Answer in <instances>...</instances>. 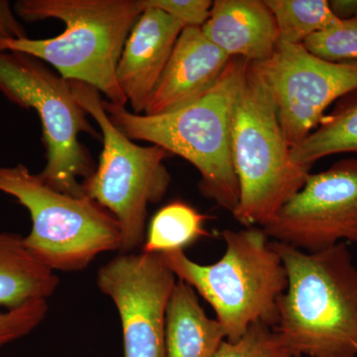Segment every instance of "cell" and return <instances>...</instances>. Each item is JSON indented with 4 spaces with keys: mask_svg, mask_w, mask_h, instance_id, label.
I'll return each instance as SVG.
<instances>
[{
    "mask_svg": "<svg viewBox=\"0 0 357 357\" xmlns=\"http://www.w3.org/2000/svg\"><path fill=\"white\" fill-rule=\"evenodd\" d=\"M328 6L338 20H357V0H332Z\"/></svg>",
    "mask_w": 357,
    "mask_h": 357,
    "instance_id": "d4e9b609",
    "label": "cell"
},
{
    "mask_svg": "<svg viewBox=\"0 0 357 357\" xmlns=\"http://www.w3.org/2000/svg\"><path fill=\"white\" fill-rule=\"evenodd\" d=\"M262 229L274 241L309 253L344 239L357 243V158L310 174L304 187Z\"/></svg>",
    "mask_w": 357,
    "mask_h": 357,
    "instance_id": "30bf717a",
    "label": "cell"
},
{
    "mask_svg": "<svg viewBox=\"0 0 357 357\" xmlns=\"http://www.w3.org/2000/svg\"><path fill=\"white\" fill-rule=\"evenodd\" d=\"M0 93L21 109H34L43 129L46 165L39 177L59 192L84 196L82 183L93 173L81 133L98 137L70 82L44 62L20 52H0Z\"/></svg>",
    "mask_w": 357,
    "mask_h": 357,
    "instance_id": "ba28073f",
    "label": "cell"
},
{
    "mask_svg": "<svg viewBox=\"0 0 357 357\" xmlns=\"http://www.w3.org/2000/svg\"><path fill=\"white\" fill-rule=\"evenodd\" d=\"M230 60L201 27H185L144 114H170L197 102L217 84Z\"/></svg>",
    "mask_w": 357,
    "mask_h": 357,
    "instance_id": "7c38bea8",
    "label": "cell"
},
{
    "mask_svg": "<svg viewBox=\"0 0 357 357\" xmlns=\"http://www.w3.org/2000/svg\"><path fill=\"white\" fill-rule=\"evenodd\" d=\"M143 11L159 9L188 27H202L210 17L211 0H139Z\"/></svg>",
    "mask_w": 357,
    "mask_h": 357,
    "instance_id": "603a6c76",
    "label": "cell"
},
{
    "mask_svg": "<svg viewBox=\"0 0 357 357\" xmlns=\"http://www.w3.org/2000/svg\"><path fill=\"white\" fill-rule=\"evenodd\" d=\"M77 102L100 126L102 151L98 168L82 183L84 196L112 213L121 227L119 252L131 253L145 241L148 204L165 196L171 176L163 148L141 146L110 121L102 93L81 82L69 81Z\"/></svg>",
    "mask_w": 357,
    "mask_h": 357,
    "instance_id": "52a82bcc",
    "label": "cell"
},
{
    "mask_svg": "<svg viewBox=\"0 0 357 357\" xmlns=\"http://www.w3.org/2000/svg\"><path fill=\"white\" fill-rule=\"evenodd\" d=\"M24 26L18 20L8 0H0V39L25 38Z\"/></svg>",
    "mask_w": 357,
    "mask_h": 357,
    "instance_id": "cb8c5ba5",
    "label": "cell"
},
{
    "mask_svg": "<svg viewBox=\"0 0 357 357\" xmlns=\"http://www.w3.org/2000/svg\"><path fill=\"white\" fill-rule=\"evenodd\" d=\"M222 236L227 250L213 264L194 262L184 250L161 256L178 280L211 305L227 342H236L253 324L277 326L288 276L262 229H227Z\"/></svg>",
    "mask_w": 357,
    "mask_h": 357,
    "instance_id": "277c9868",
    "label": "cell"
},
{
    "mask_svg": "<svg viewBox=\"0 0 357 357\" xmlns=\"http://www.w3.org/2000/svg\"><path fill=\"white\" fill-rule=\"evenodd\" d=\"M303 45L312 55L330 62H357V20L340 21Z\"/></svg>",
    "mask_w": 357,
    "mask_h": 357,
    "instance_id": "44dd1931",
    "label": "cell"
},
{
    "mask_svg": "<svg viewBox=\"0 0 357 357\" xmlns=\"http://www.w3.org/2000/svg\"><path fill=\"white\" fill-rule=\"evenodd\" d=\"M48 310L47 300H35L0 311V349L32 333L46 318Z\"/></svg>",
    "mask_w": 357,
    "mask_h": 357,
    "instance_id": "7402d4cb",
    "label": "cell"
},
{
    "mask_svg": "<svg viewBox=\"0 0 357 357\" xmlns=\"http://www.w3.org/2000/svg\"><path fill=\"white\" fill-rule=\"evenodd\" d=\"M347 152L357 154V89L337 100L319 128L291 148L290 156L298 165L312 167L324 157Z\"/></svg>",
    "mask_w": 357,
    "mask_h": 357,
    "instance_id": "e0dca14e",
    "label": "cell"
},
{
    "mask_svg": "<svg viewBox=\"0 0 357 357\" xmlns=\"http://www.w3.org/2000/svg\"><path fill=\"white\" fill-rule=\"evenodd\" d=\"M0 192L29 211L25 246L52 271H79L102 253L119 251L121 227L107 208L53 189L23 164L0 166Z\"/></svg>",
    "mask_w": 357,
    "mask_h": 357,
    "instance_id": "8992f818",
    "label": "cell"
},
{
    "mask_svg": "<svg viewBox=\"0 0 357 357\" xmlns=\"http://www.w3.org/2000/svg\"><path fill=\"white\" fill-rule=\"evenodd\" d=\"M245 65L244 59L231 58L206 95L170 114H136L103 100L110 121L126 137L146 141L187 160L201 174L203 196L231 213L239 202L231 155L232 112Z\"/></svg>",
    "mask_w": 357,
    "mask_h": 357,
    "instance_id": "3957f363",
    "label": "cell"
},
{
    "mask_svg": "<svg viewBox=\"0 0 357 357\" xmlns=\"http://www.w3.org/2000/svg\"><path fill=\"white\" fill-rule=\"evenodd\" d=\"M201 29L230 58L249 62L268 60L279 43L276 21L264 0H215Z\"/></svg>",
    "mask_w": 357,
    "mask_h": 357,
    "instance_id": "5bb4252c",
    "label": "cell"
},
{
    "mask_svg": "<svg viewBox=\"0 0 357 357\" xmlns=\"http://www.w3.org/2000/svg\"><path fill=\"white\" fill-rule=\"evenodd\" d=\"M215 357H295L275 326L255 323L236 342L227 340Z\"/></svg>",
    "mask_w": 357,
    "mask_h": 357,
    "instance_id": "ffe728a7",
    "label": "cell"
},
{
    "mask_svg": "<svg viewBox=\"0 0 357 357\" xmlns=\"http://www.w3.org/2000/svg\"><path fill=\"white\" fill-rule=\"evenodd\" d=\"M276 105L255 62L246 61L234 105L231 155L239 184L234 218L265 227L304 187L312 167L294 163Z\"/></svg>",
    "mask_w": 357,
    "mask_h": 357,
    "instance_id": "5b68a950",
    "label": "cell"
},
{
    "mask_svg": "<svg viewBox=\"0 0 357 357\" xmlns=\"http://www.w3.org/2000/svg\"><path fill=\"white\" fill-rule=\"evenodd\" d=\"M271 245L288 276L275 328L294 356L357 357V268L347 244L317 253Z\"/></svg>",
    "mask_w": 357,
    "mask_h": 357,
    "instance_id": "7a4b0ae2",
    "label": "cell"
},
{
    "mask_svg": "<svg viewBox=\"0 0 357 357\" xmlns=\"http://www.w3.org/2000/svg\"><path fill=\"white\" fill-rule=\"evenodd\" d=\"M278 28L279 42L303 45L309 37L330 29L338 20L326 0H264Z\"/></svg>",
    "mask_w": 357,
    "mask_h": 357,
    "instance_id": "d6986e66",
    "label": "cell"
},
{
    "mask_svg": "<svg viewBox=\"0 0 357 357\" xmlns=\"http://www.w3.org/2000/svg\"><path fill=\"white\" fill-rule=\"evenodd\" d=\"M178 279L161 255L121 253L100 268L98 286L121 317L124 357H166V311Z\"/></svg>",
    "mask_w": 357,
    "mask_h": 357,
    "instance_id": "8fae6325",
    "label": "cell"
},
{
    "mask_svg": "<svg viewBox=\"0 0 357 357\" xmlns=\"http://www.w3.org/2000/svg\"><path fill=\"white\" fill-rule=\"evenodd\" d=\"M211 218L184 202L166 204L150 222L142 252L162 255L184 250L203 237L211 236L204 225Z\"/></svg>",
    "mask_w": 357,
    "mask_h": 357,
    "instance_id": "ac0fdd59",
    "label": "cell"
},
{
    "mask_svg": "<svg viewBox=\"0 0 357 357\" xmlns=\"http://www.w3.org/2000/svg\"><path fill=\"white\" fill-rule=\"evenodd\" d=\"M59 278L28 250L24 237L0 230V307L15 309L35 300H48Z\"/></svg>",
    "mask_w": 357,
    "mask_h": 357,
    "instance_id": "2e32d148",
    "label": "cell"
},
{
    "mask_svg": "<svg viewBox=\"0 0 357 357\" xmlns=\"http://www.w3.org/2000/svg\"><path fill=\"white\" fill-rule=\"evenodd\" d=\"M256 64L291 148L306 139L333 102L357 89V62H330L304 45L279 42L271 57Z\"/></svg>",
    "mask_w": 357,
    "mask_h": 357,
    "instance_id": "9c48e42d",
    "label": "cell"
},
{
    "mask_svg": "<svg viewBox=\"0 0 357 357\" xmlns=\"http://www.w3.org/2000/svg\"><path fill=\"white\" fill-rule=\"evenodd\" d=\"M227 340L217 319L208 318L196 291L177 280L166 311V357H215Z\"/></svg>",
    "mask_w": 357,
    "mask_h": 357,
    "instance_id": "9a60e30c",
    "label": "cell"
},
{
    "mask_svg": "<svg viewBox=\"0 0 357 357\" xmlns=\"http://www.w3.org/2000/svg\"><path fill=\"white\" fill-rule=\"evenodd\" d=\"M13 9L29 22L62 21L65 31L54 38L0 39V52H20L48 63L65 79L88 84L107 102L126 107L116 69L143 13L139 0H18Z\"/></svg>",
    "mask_w": 357,
    "mask_h": 357,
    "instance_id": "6da1fadb",
    "label": "cell"
},
{
    "mask_svg": "<svg viewBox=\"0 0 357 357\" xmlns=\"http://www.w3.org/2000/svg\"><path fill=\"white\" fill-rule=\"evenodd\" d=\"M185 26L159 9H145L129 34L116 79L134 114H144Z\"/></svg>",
    "mask_w": 357,
    "mask_h": 357,
    "instance_id": "4fadbf2b",
    "label": "cell"
}]
</instances>
